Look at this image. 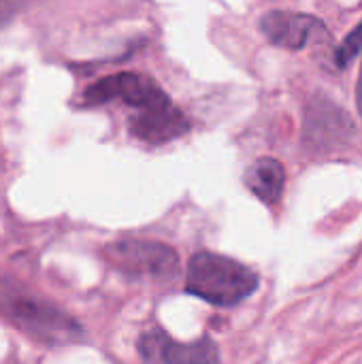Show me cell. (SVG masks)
<instances>
[{
    "label": "cell",
    "instance_id": "5",
    "mask_svg": "<svg viewBox=\"0 0 362 364\" xmlns=\"http://www.w3.org/2000/svg\"><path fill=\"white\" fill-rule=\"evenodd\" d=\"M137 348L147 364H220V350L209 337L179 343L162 328H151L141 335Z\"/></svg>",
    "mask_w": 362,
    "mask_h": 364
},
{
    "label": "cell",
    "instance_id": "4",
    "mask_svg": "<svg viewBox=\"0 0 362 364\" xmlns=\"http://www.w3.org/2000/svg\"><path fill=\"white\" fill-rule=\"evenodd\" d=\"M102 258L119 273L134 279H171L179 273V256L173 247L145 241L122 239L102 250Z\"/></svg>",
    "mask_w": 362,
    "mask_h": 364
},
{
    "label": "cell",
    "instance_id": "8",
    "mask_svg": "<svg viewBox=\"0 0 362 364\" xmlns=\"http://www.w3.org/2000/svg\"><path fill=\"white\" fill-rule=\"evenodd\" d=\"M362 49V21L346 36V41L341 43V47L335 51V64L339 68H346L352 64V60L361 53Z\"/></svg>",
    "mask_w": 362,
    "mask_h": 364
},
{
    "label": "cell",
    "instance_id": "6",
    "mask_svg": "<svg viewBox=\"0 0 362 364\" xmlns=\"http://www.w3.org/2000/svg\"><path fill=\"white\" fill-rule=\"evenodd\" d=\"M262 34L277 47L284 49H303L309 43L331 41L329 28L314 15L297 11H269L260 19Z\"/></svg>",
    "mask_w": 362,
    "mask_h": 364
},
{
    "label": "cell",
    "instance_id": "7",
    "mask_svg": "<svg viewBox=\"0 0 362 364\" xmlns=\"http://www.w3.org/2000/svg\"><path fill=\"white\" fill-rule=\"evenodd\" d=\"M243 183L265 205L275 207L284 194L286 168L275 158H258L254 164L247 166V171L243 175Z\"/></svg>",
    "mask_w": 362,
    "mask_h": 364
},
{
    "label": "cell",
    "instance_id": "10",
    "mask_svg": "<svg viewBox=\"0 0 362 364\" xmlns=\"http://www.w3.org/2000/svg\"><path fill=\"white\" fill-rule=\"evenodd\" d=\"M356 107H358V113L362 117V68L361 75H358V85H356Z\"/></svg>",
    "mask_w": 362,
    "mask_h": 364
},
{
    "label": "cell",
    "instance_id": "2",
    "mask_svg": "<svg viewBox=\"0 0 362 364\" xmlns=\"http://www.w3.org/2000/svg\"><path fill=\"white\" fill-rule=\"evenodd\" d=\"M0 316L36 343L66 346L83 337L81 324L68 311L13 279H0Z\"/></svg>",
    "mask_w": 362,
    "mask_h": 364
},
{
    "label": "cell",
    "instance_id": "9",
    "mask_svg": "<svg viewBox=\"0 0 362 364\" xmlns=\"http://www.w3.org/2000/svg\"><path fill=\"white\" fill-rule=\"evenodd\" d=\"M23 9V2H6V0H0V28L4 23H9L13 19V15L17 11Z\"/></svg>",
    "mask_w": 362,
    "mask_h": 364
},
{
    "label": "cell",
    "instance_id": "3",
    "mask_svg": "<svg viewBox=\"0 0 362 364\" xmlns=\"http://www.w3.org/2000/svg\"><path fill=\"white\" fill-rule=\"evenodd\" d=\"M258 288V275L245 264L213 252H198L188 262L186 292L215 307H235Z\"/></svg>",
    "mask_w": 362,
    "mask_h": 364
},
{
    "label": "cell",
    "instance_id": "1",
    "mask_svg": "<svg viewBox=\"0 0 362 364\" xmlns=\"http://www.w3.org/2000/svg\"><path fill=\"white\" fill-rule=\"evenodd\" d=\"M122 102L132 109L128 130L134 139L149 145H164L183 136L192 124L171 102L166 92L147 75L115 73L87 85L81 94V105L100 107Z\"/></svg>",
    "mask_w": 362,
    "mask_h": 364
}]
</instances>
